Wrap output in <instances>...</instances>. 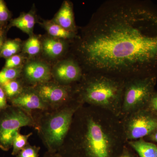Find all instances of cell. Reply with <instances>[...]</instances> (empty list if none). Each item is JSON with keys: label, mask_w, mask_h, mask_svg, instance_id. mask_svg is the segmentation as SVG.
<instances>
[{"label": "cell", "mask_w": 157, "mask_h": 157, "mask_svg": "<svg viewBox=\"0 0 157 157\" xmlns=\"http://www.w3.org/2000/svg\"><path fill=\"white\" fill-rule=\"evenodd\" d=\"M33 124L31 118L23 109L8 106L0 111V148L8 151L12 147L16 132L21 127Z\"/></svg>", "instance_id": "277c9868"}, {"label": "cell", "mask_w": 157, "mask_h": 157, "mask_svg": "<svg viewBox=\"0 0 157 157\" xmlns=\"http://www.w3.org/2000/svg\"><path fill=\"white\" fill-rule=\"evenodd\" d=\"M148 104L152 109L155 112L157 113V93H154L150 100L149 101Z\"/></svg>", "instance_id": "4316f807"}, {"label": "cell", "mask_w": 157, "mask_h": 157, "mask_svg": "<svg viewBox=\"0 0 157 157\" xmlns=\"http://www.w3.org/2000/svg\"><path fill=\"white\" fill-rule=\"evenodd\" d=\"M42 52L41 37L33 35L23 43L22 53L30 57H33Z\"/></svg>", "instance_id": "e0dca14e"}, {"label": "cell", "mask_w": 157, "mask_h": 157, "mask_svg": "<svg viewBox=\"0 0 157 157\" xmlns=\"http://www.w3.org/2000/svg\"><path fill=\"white\" fill-rule=\"evenodd\" d=\"M37 22V15L35 7L28 12H22L18 17L11 19L7 26L8 30L14 27L30 36L34 35L35 25Z\"/></svg>", "instance_id": "5bb4252c"}, {"label": "cell", "mask_w": 157, "mask_h": 157, "mask_svg": "<svg viewBox=\"0 0 157 157\" xmlns=\"http://www.w3.org/2000/svg\"><path fill=\"white\" fill-rule=\"evenodd\" d=\"M39 23L46 31L48 35L53 38L72 42L77 36V34L65 29L52 20H42Z\"/></svg>", "instance_id": "9a60e30c"}, {"label": "cell", "mask_w": 157, "mask_h": 157, "mask_svg": "<svg viewBox=\"0 0 157 157\" xmlns=\"http://www.w3.org/2000/svg\"><path fill=\"white\" fill-rule=\"evenodd\" d=\"M9 30L6 28L0 29V53L4 43L7 40V33Z\"/></svg>", "instance_id": "484cf974"}, {"label": "cell", "mask_w": 157, "mask_h": 157, "mask_svg": "<svg viewBox=\"0 0 157 157\" xmlns=\"http://www.w3.org/2000/svg\"><path fill=\"white\" fill-rule=\"evenodd\" d=\"M26 56L24 54H17V55L6 59L4 68H16L22 67L24 65Z\"/></svg>", "instance_id": "603a6c76"}, {"label": "cell", "mask_w": 157, "mask_h": 157, "mask_svg": "<svg viewBox=\"0 0 157 157\" xmlns=\"http://www.w3.org/2000/svg\"><path fill=\"white\" fill-rule=\"evenodd\" d=\"M21 76L31 84H42L49 82L52 77V67L45 61L30 59L23 65Z\"/></svg>", "instance_id": "ba28073f"}, {"label": "cell", "mask_w": 157, "mask_h": 157, "mask_svg": "<svg viewBox=\"0 0 157 157\" xmlns=\"http://www.w3.org/2000/svg\"><path fill=\"white\" fill-rule=\"evenodd\" d=\"M2 86L9 101L20 94L23 90L22 82L18 78L9 81Z\"/></svg>", "instance_id": "d6986e66"}, {"label": "cell", "mask_w": 157, "mask_h": 157, "mask_svg": "<svg viewBox=\"0 0 157 157\" xmlns=\"http://www.w3.org/2000/svg\"><path fill=\"white\" fill-rule=\"evenodd\" d=\"M157 78L147 77L125 81L122 98L125 110H133L148 104L155 93Z\"/></svg>", "instance_id": "5b68a950"}, {"label": "cell", "mask_w": 157, "mask_h": 157, "mask_svg": "<svg viewBox=\"0 0 157 157\" xmlns=\"http://www.w3.org/2000/svg\"><path fill=\"white\" fill-rule=\"evenodd\" d=\"M84 74L80 64L70 55L58 61L52 67V77L61 84L69 85L81 81Z\"/></svg>", "instance_id": "52a82bcc"}, {"label": "cell", "mask_w": 157, "mask_h": 157, "mask_svg": "<svg viewBox=\"0 0 157 157\" xmlns=\"http://www.w3.org/2000/svg\"><path fill=\"white\" fill-rule=\"evenodd\" d=\"M77 89L83 101L98 106H112L122 100L125 81L99 73H84Z\"/></svg>", "instance_id": "7a4b0ae2"}, {"label": "cell", "mask_w": 157, "mask_h": 157, "mask_svg": "<svg viewBox=\"0 0 157 157\" xmlns=\"http://www.w3.org/2000/svg\"><path fill=\"white\" fill-rule=\"evenodd\" d=\"M23 66L16 68H3L0 71V86L17 79L21 76Z\"/></svg>", "instance_id": "ffe728a7"}, {"label": "cell", "mask_w": 157, "mask_h": 157, "mask_svg": "<svg viewBox=\"0 0 157 157\" xmlns=\"http://www.w3.org/2000/svg\"><path fill=\"white\" fill-rule=\"evenodd\" d=\"M44 157H60V156L57 153H52L48 152V153L45 154Z\"/></svg>", "instance_id": "83f0119b"}, {"label": "cell", "mask_w": 157, "mask_h": 157, "mask_svg": "<svg viewBox=\"0 0 157 157\" xmlns=\"http://www.w3.org/2000/svg\"><path fill=\"white\" fill-rule=\"evenodd\" d=\"M119 157H132V156L128 154L125 153L120 156Z\"/></svg>", "instance_id": "f546056e"}, {"label": "cell", "mask_w": 157, "mask_h": 157, "mask_svg": "<svg viewBox=\"0 0 157 157\" xmlns=\"http://www.w3.org/2000/svg\"><path fill=\"white\" fill-rule=\"evenodd\" d=\"M39 147L27 145L16 157H39Z\"/></svg>", "instance_id": "cb8c5ba5"}, {"label": "cell", "mask_w": 157, "mask_h": 157, "mask_svg": "<svg viewBox=\"0 0 157 157\" xmlns=\"http://www.w3.org/2000/svg\"><path fill=\"white\" fill-rule=\"evenodd\" d=\"M12 106L26 110L45 109L47 104L44 102L35 88H27L10 101Z\"/></svg>", "instance_id": "7c38bea8"}, {"label": "cell", "mask_w": 157, "mask_h": 157, "mask_svg": "<svg viewBox=\"0 0 157 157\" xmlns=\"http://www.w3.org/2000/svg\"><path fill=\"white\" fill-rule=\"evenodd\" d=\"M69 54L84 73L126 81L157 78V6L144 0H108L78 28Z\"/></svg>", "instance_id": "6da1fadb"}, {"label": "cell", "mask_w": 157, "mask_h": 157, "mask_svg": "<svg viewBox=\"0 0 157 157\" xmlns=\"http://www.w3.org/2000/svg\"><path fill=\"white\" fill-rule=\"evenodd\" d=\"M52 20L67 30L77 34L78 28L76 25L73 3L65 0Z\"/></svg>", "instance_id": "4fadbf2b"}, {"label": "cell", "mask_w": 157, "mask_h": 157, "mask_svg": "<svg viewBox=\"0 0 157 157\" xmlns=\"http://www.w3.org/2000/svg\"><path fill=\"white\" fill-rule=\"evenodd\" d=\"M151 138L152 140L157 142V130L155 131L153 133H152L151 134Z\"/></svg>", "instance_id": "f1b7e54d"}, {"label": "cell", "mask_w": 157, "mask_h": 157, "mask_svg": "<svg viewBox=\"0 0 157 157\" xmlns=\"http://www.w3.org/2000/svg\"><path fill=\"white\" fill-rule=\"evenodd\" d=\"M12 14L6 2L0 0V29L7 28L9 23L11 20Z\"/></svg>", "instance_id": "7402d4cb"}, {"label": "cell", "mask_w": 157, "mask_h": 157, "mask_svg": "<svg viewBox=\"0 0 157 157\" xmlns=\"http://www.w3.org/2000/svg\"><path fill=\"white\" fill-rule=\"evenodd\" d=\"M157 130V118L147 113L137 114L128 124L127 136L130 139H137L151 135Z\"/></svg>", "instance_id": "30bf717a"}, {"label": "cell", "mask_w": 157, "mask_h": 157, "mask_svg": "<svg viewBox=\"0 0 157 157\" xmlns=\"http://www.w3.org/2000/svg\"><path fill=\"white\" fill-rule=\"evenodd\" d=\"M43 56L49 61H56L69 55L71 41L56 39L47 35L41 37Z\"/></svg>", "instance_id": "8fae6325"}, {"label": "cell", "mask_w": 157, "mask_h": 157, "mask_svg": "<svg viewBox=\"0 0 157 157\" xmlns=\"http://www.w3.org/2000/svg\"><path fill=\"white\" fill-rule=\"evenodd\" d=\"M84 150L87 157H109L110 146L108 137L101 125L92 119L88 121L85 137Z\"/></svg>", "instance_id": "8992f818"}, {"label": "cell", "mask_w": 157, "mask_h": 157, "mask_svg": "<svg viewBox=\"0 0 157 157\" xmlns=\"http://www.w3.org/2000/svg\"><path fill=\"white\" fill-rule=\"evenodd\" d=\"M73 114V109H70L58 111L50 116L41 128L48 152L56 153L61 147L70 128Z\"/></svg>", "instance_id": "3957f363"}, {"label": "cell", "mask_w": 157, "mask_h": 157, "mask_svg": "<svg viewBox=\"0 0 157 157\" xmlns=\"http://www.w3.org/2000/svg\"><path fill=\"white\" fill-rule=\"evenodd\" d=\"M7 98L2 86H0V111L6 109L9 105L7 104Z\"/></svg>", "instance_id": "d4e9b609"}, {"label": "cell", "mask_w": 157, "mask_h": 157, "mask_svg": "<svg viewBox=\"0 0 157 157\" xmlns=\"http://www.w3.org/2000/svg\"><path fill=\"white\" fill-rule=\"evenodd\" d=\"M130 145L140 157H157V147L142 139L131 141Z\"/></svg>", "instance_id": "2e32d148"}, {"label": "cell", "mask_w": 157, "mask_h": 157, "mask_svg": "<svg viewBox=\"0 0 157 157\" xmlns=\"http://www.w3.org/2000/svg\"><path fill=\"white\" fill-rule=\"evenodd\" d=\"M23 43L18 39H7L0 53V58L6 59L22 51Z\"/></svg>", "instance_id": "ac0fdd59"}, {"label": "cell", "mask_w": 157, "mask_h": 157, "mask_svg": "<svg viewBox=\"0 0 157 157\" xmlns=\"http://www.w3.org/2000/svg\"><path fill=\"white\" fill-rule=\"evenodd\" d=\"M31 135L32 134L30 133L28 135H22L20 134L18 132H16L12 141L13 151L12 155H17L26 146L28 139Z\"/></svg>", "instance_id": "44dd1931"}, {"label": "cell", "mask_w": 157, "mask_h": 157, "mask_svg": "<svg viewBox=\"0 0 157 157\" xmlns=\"http://www.w3.org/2000/svg\"><path fill=\"white\" fill-rule=\"evenodd\" d=\"M35 90L46 104L57 105L71 98L73 89L69 85L48 82L38 85Z\"/></svg>", "instance_id": "9c48e42d"}]
</instances>
